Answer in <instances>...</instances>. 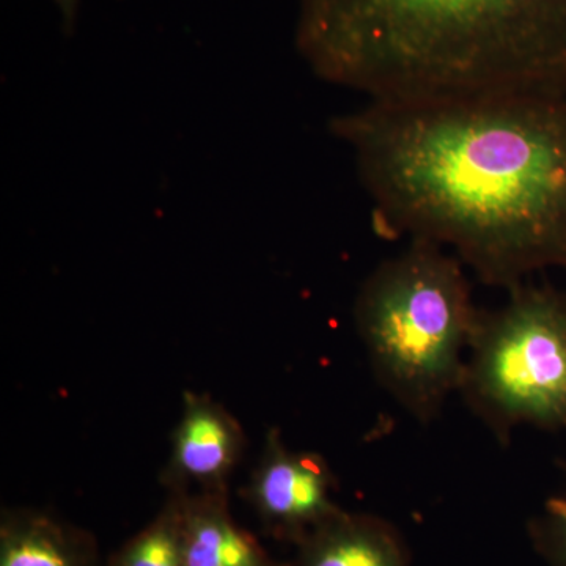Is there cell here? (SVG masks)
<instances>
[{"label": "cell", "instance_id": "cell-1", "mask_svg": "<svg viewBox=\"0 0 566 566\" xmlns=\"http://www.w3.org/2000/svg\"><path fill=\"white\" fill-rule=\"evenodd\" d=\"M331 126L382 237L452 249L506 290L566 268V96L368 102Z\"/></svg>", "mask_w": 566, "mask_h": 566}, {"label": "cell", "instance_id": "cell-2", "mask_svg": "<svg viewBox=\"0 0 566 566\" xmlns=\"http://www.w3.org/2000/svg\"><path fill=\"white\" fill-rule=\"evenodd\" d=\"M296 46L368 102L566 96V0H300Z\"/></svg>", "mask_w": 566, "mask_h": 566}, {"label": "cell", "instance_id": "cell-3", "mask_svg": "<svg viewBox=\"0 0 566 566\" xmlns=\"http://www.w3.org/2000/svg\"><path fill=\"white\" fill-rule=\"evenodd\" d=\"M479 314L464 264L430 241L379 264L354 311L376 376L420 422L460 389Z\"/></svg>", "mask_w": 566, "mask_h": 566}, {"label": "cell", "instance_id": "cell-4", "mask_svg": "<svg viewBox=\"0 0 566 566\" xmlns=\"http://www.w3.org/2000/svg\"><path fill=\"white\" fill-rule=\"evenodd\" d=\"M480 311L460 392L501 441L521 423L566 428V293L521 283Z\"/></svg>", "mask_w": 566, "mask_h": 566}, {"label": "cell", "instance_id": "cell-5", "mask_svg": "<svg viewBox=\"0 0 566 566\" xmlns=\"http://www.w3.org/2000/svg\"><path fill=\"white\" fill-rule=\"evenodd\" d=\"M335 476L322 455L290 450L277 430L268 431L248 499L264 526L300 543L319 524L338 515Z\"/></svg>", "mask_w": 566, "mask_h": 566}, {"label": "cell", "instance_id": "cell-6", "mask_svg": "<svg viewBox=\"0 0 566 566\" xmlns=\"http://www.w3.org/2000/svg\"><path fill=\"white\" fill-rule=\"evenodd\" d=\"M240 423L222 405L207 395L186 394L185 409L175 430L167 465V486L172 494L197 485L202 491H226L244 450Z\"/></svg>", "mask_w": 566, "mask_h": 566}, {"label": "cell", "instance_id": "cell-7", "mask_svg": "<svg viewBox=\"0 0 566 566\" xmlns=\"http://www.w3.org/2000/svg\"><path fill=\"white\" fill-rule=\"evenodd\" d=\"M180 499L188 566H285L243 531L227 506L226 491H202Z\"/></svg>", "mask_w": 566, "mask_h": 566}, {"label": "cell", "instance_id": "cell-8", "mask_svg": "<svg viewBox=\"0 0 566 566\" xmlns=\"http://www.w3.org/2000/svg\"><path fill=\"white\" fill-rule=\"evenodd\" d=\"M297 545L296 566H409L405 543L390 524L344 510Z\"/></svg>", "mask_w": 566, "mask_h": 566}, {"label": "cell", "instance_id": "cell-9", "mask_svg": "<svg viewBox=\"0 0 566 566\" xmlns=\"http://www.w3.org/2000/svg\"><path fill=\"white\" fill-rule=\"evenodd\" d=\"M0 566H93V551L50 516L14 513L0 528Z\"/></svg>", "mask_w": 566, "mask_h": 566}, {"label": "cell", "instance_id": "cell-10", "mask_svg": "<svg viewBox=\"0 0 566 566\" xmlns=\"http://www.w3.org/2000/svg\"><path fill=\"white\" fill-rule=\"evenodd\" d=\"M114 566H188L178 495L174 494L159 516L123 547Z\"/></svg>", "mask_w": 566, "mask_h": 566}, {"label": "cell", "instance_id": "cell-11", "mask_svg": "<svg viewBox=\"0 0 566 566\" xmlns=\"http://www.w3.org/2000/svg\"><path fill=\"white\" fill-rule=\"evenodd\" d=\"M534 538L549 566H566V491L547 502L535 523Z\"/></svg>", "mask_w": 566, "mask_h": 566}, {"label": "cell", "instance_id": "cell-12", "mask_svg": "<svg viewBox=\"0 0 566 566\" xmlns=\"http://www.w3.org/2000/svg\"><path fill=\"white\" fill-rule=\"evenodd\" d=\"M54 2L57 3L59 9H61L66 24H71V22L74 21V17H76L80 0H54Z\"/></svg>", "mask_w": 566, "mask_h": 566}]
</instances>
